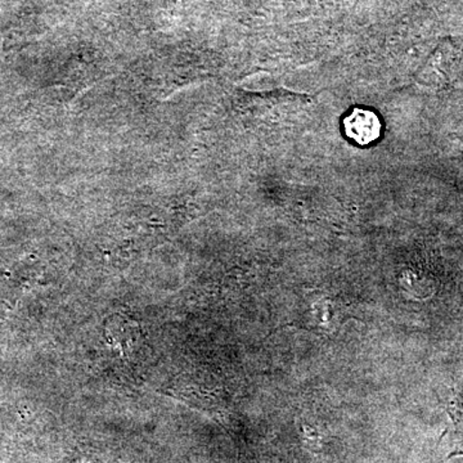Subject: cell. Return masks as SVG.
I'll list each match as a JSON object with an SVG mask.
<instances>
[{"instance_id": "obj_1", "label": "cell", "mask_w": 463, "mask_h": 463, "mask_svg": "<svg viewBox=\"0 0 463 463\" xmlns=\"http://www.w3.org/2000/svg\"><path fill=\"white\" fill-rule=\"evenodd\" d=\"M344 129L350 139L361 146H367L379 139L381 121L371 109L356 108L344 118Z\"/></svg>"}, {"instance_id": "obj_2", "label": "cell", "mask_w": 463, "mask_h": 463, "mask_svg": "<svg viewBox=\"0 0 463 463\" xmlns=\"http://www.w3.org/2000/svg\"><path fill=\"white\" fill-rule=\"evenodd\" d=\"M448 411H449V416L452 419L453 439H455V449L452 450L449 457L463 456V404L455 399L450 403Z\"/></svg>"}]
</instances>
